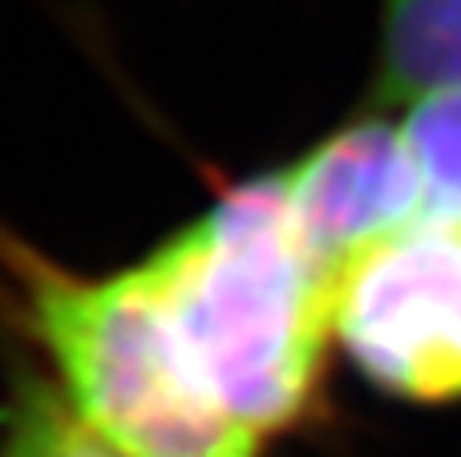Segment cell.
I'll use <instances>...</instances> for the list:
<instances>
[{"label": "cell", "instance_id": "5", "mask_svg": "<svg viewBox=\"0 0 461 457\" xmlns=\"http://www.w3.org/2000/svg\"><path fill=\"white\" fill-rule=\"evenodd\" d=\"M461 85V0H381L373 110Z\"/></svg>", "mask_w": 461, "mask_h": 457}, {"label": "cell", "instance_id": "4", "mask_svg": "<svg viewBox=\"0 0 461 457\" xmlns=\"http://www.w3.org/2000/svg\"><path fill=\"white\" fill-rule=\"evenodd\" d=\"M284 183L295 231L332 288L352 259L421 219L413 154L401 121H389L384 110L357 113L312 142L284 166Z\"/></svg>", "mask_w": 461, "mask_h": 457}, {"label": "cell", "instance_id": "7", "mask_svg": "<svg viewBox=\"0 0 461 457\" xmlns=\"http://www.w3.org/2000/svg\"><path fill=\"white\" fill-rule=\"evenodd\" d=\"M0 457H122L110 445H102L69 405L57 397L53 381L32 377L21 369V377L8 389V401L0 405Z\"/></svg>", "mask_w": 461, "mask_h": 457}, {"label": "cell", "instance_id": "2", "mask_svg": "<svg viewBox=\"0 0 461 457\" xmlns=\"http://www.w3.org/2000/svg\"><path fill=\"white\" fill-rule=\"evenodd\" d=\"M5 259L45 377L102 445L122 457H267V442L186 381L130 264L81 275L21 243Z\"/></svg>", "mask_w": 461, "mask_h": 457}, {"label": "cell", "instance_id": "6", "mask_svg": "<svg viewBox=\"0 0 461 457\" xmlns=\"http://www.w3.org/2000/svg\"><path fill=\"white\" fill-rule=\"evenodd\" d=\"M421 178V219L461 231V85H438L397 105Z\"/></svg>", "mask_w": 461, "mask_h": 457}, {"label": "cell", "instance_id": "1", "mask_svg": "<svg viewBox=\"0 0 461 457\" xmlns=\"http://www.w3.org/2000/svg\"><path fill=\"white\" fill-rule=\"evenodd\" d=\"M130 267L203 401L259 442L300 426L332 345V280L295 231L284 166L235 183Z\"/></svg>", "mask_w": 461, "mask_h": 457}, {"label": "cell", "instance_id": "3", "mask_svg": "<svg viewBox=\"0 0 461 457\" xmlns=\"http://www.w3.org/2000/svg\"><path fill=\"white\" fill-rule=\"evenodd\" d=\"M332 345L405 405L461 401V231L417 219L332 288Z\"/></svg>", "mask_w": 461, "mask_h": 457}]
</instances>
